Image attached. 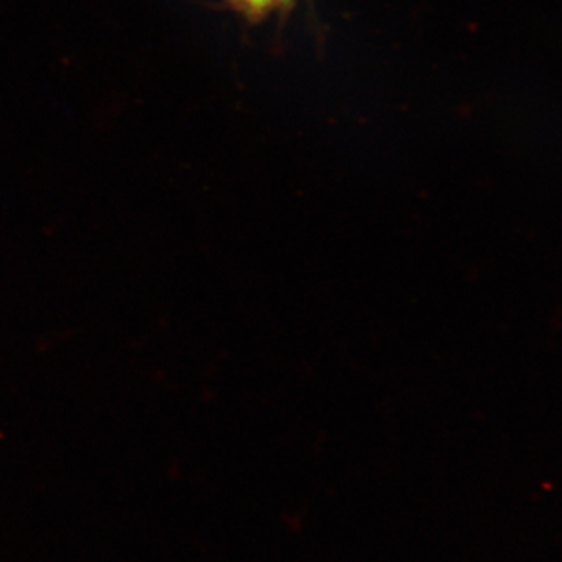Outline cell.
Masks as SVG:
<instances>
[{"instance_id": "6da1fadb", "label": "cell", "mask_w": 562, "mask_h": 562, "mask_svg": "<svg viewBox=\"0 0 562 562\" xmlns=\"http://www.w3.org/2000/svg\"><path fill=\"white\" fill-rule=\"evenodd\" d=\"M231 2L249 16H261L276 5L277 0H231Z\"/></svg>"}]
</instances>
